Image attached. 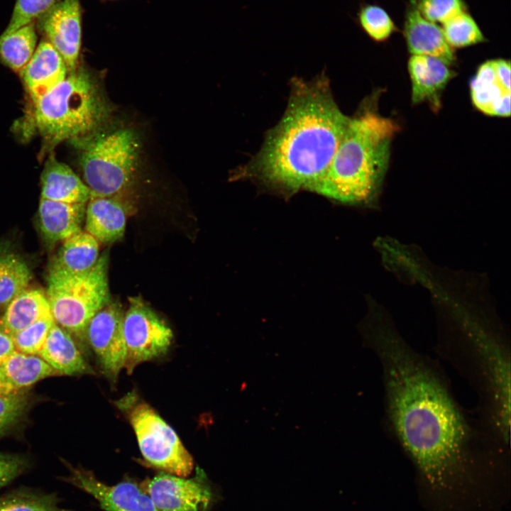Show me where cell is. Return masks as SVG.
<instances>
[{"instance_id": "e575fe53", "label": "cell", "mask_w": 511, "mask_h": 511, "mask_svg": "<svg viewBox=\"0 0 511 511\" xmlns=\"http://www.w3.org/2000/svg\"><path fill=\"white\" fill-rule=\"evenodd\" d=\"M15 351L12 336L0 329V365Z\"/></svg>"}, {"instance_id": "f1b7e54d", "label": "cell", "mask_w": 511, "mask_h": 511, "mask_svg": "<svg viewBox=\"0 0 511 511\" xmlns=\"http://www.w3.org/2000/svg\"><path fill=\"white\" fill-rule=\"evenodd\" d=\"M54 322L52 315L46 316L13 335L16 351L38 356Z\"/></svg>"}, {"instance_id": "4316f807", "label": "cell", "mask_w": 511, "mask_h": 511, "mask_svg": "<svg viewBox=\"0 0 511 511\" xmlns=\"http://www.w3.org/2000/svg\"><path fill=\"white\" fill-rule=\"evenodd\" d=\"M441 28L446 43L452 49L476 45L485 40L478 25L466 10L443 23Z\"/></svg>"}, {"instance_id": "44dd1931", "label": "cell", "mask_w": 511, "mask_h": 511, "mask_svg": "<svg viewBox=\"0 0 511 511\" xmlns=\"http://www.w3.org/2000/svg\"><path fill=\"white\" fill-rule=\"evenodd\" d=\"M473 105L485 114L507 117L510 115V92L499 83L492 60L483 62L470 83Z\"/></svg>"}, {"instance_id": "e0dca14e", "label": "cell", "mask_w": 511, "mask_h": 511, "mask_svg": "<svg viewBox=\"0 0 511 511\" xmlns=\"http://www.w3.org/2000/svg\"><path fill=\"white\" fill-rule=\"evenodd\" d=\"M83 203H66L40 198L38 223L40 232L50 244L63 241L80 231L85 216Z\"/></svg>"}, {"instance_id": "9a60e30c", "label": "cell", "mask_w": 511, "mask_h": 511, "mask_svg": "<svg viewBox=\"0 0 511 511\" xmlns=\"http://www.w3.org/2000/svg\"><path fill=\"white\" fill-rule=\"evenodd\" d=\"M404 37L412 55L434 57L450 66L456 62L454 49L446 43L441 28L424 18L414 2L406 13Z\"/></svg>"}, {"instance_id": "836d02e7", "label": "cell", "mask_w": 511, "mask_h": 511, "mask_svg": "<svg viewBox=\"0 0 511 511\" xmlns=\"http://www.w3.org/2000/svg\"><path fill=\"white\" fill-rule=\"evenodd\" d=\"M493 66L496 77L500 85L510 92V63L504 59L493 60Z\"/></svg>"}, {"instance_id": "7a4b0ae2", "label": "cell", "mask_w": 511, "mask_h": 511, "mask_svg": "<svg viewBox=\"0 0 511 511\" xmlns=\"http://www.w3.org/2000/svg\"><path fill=\"white\" fill-rule=\"evenodd\" d=\"M324 73L295 77L285 112L259 151L233 175L287 199L312 192L329 167L348 123Z\"/></svg>"}, {"instance_id": "6da1fadb", "label": "cell", "mask_w": 511, "mask_h": 511, "mask_svg": "<svg viewBox=\"0 0 511 511\" xmlns=\"http://www.w3.org/2000/svg\"><path fill=\"white\" fill-rule=\"evenodd\" d=\"M387 412L403 449L425 479L444 486L466 461L468 426L439 376L395 334H374Z\"/></svg>"}, {"instance_id": "7402d4cb", "label": "cell", "mask_w": 511, "mask_h": 511, "mask_svg": "<svg viewBox=\"0 0 511 511\" xmlns=\"http://www.w3.org/2000/svg\"><path fill=\"white\" fill-rule=\"evenodd\" d=\"M55 373L38 356L16 351L0 365V394L18 392Z\"/></svg>"}, {"instance_id": "d6a6232c", "label": "cell", "mask_w": 511, "mask_h": 511, "mask_svg": "<svg viewBox=\"0 0 511 511\" xmlns=\"http://www.w3.org/2000/svg\"><path fill=\"white\" fill-rule=\"evenodd\" d=\"M28 458L21 454L0 453V489L26 471Z\"/></svg>"}, {"instance_id": "484cf974", "label": "cell", "mask_w": 511, "mask_h": 511, "mask_svg": "<svg viewBox=\"0 0 511 511\" xmlns=\"http://www.w3.org/2000/svg\"><path fill=\"white\" fill-rule=\"evenodd\" d=\"M59 503L55 493L20 488L0 498V511H73L60 507Z\"/></svg>"}, {"instance_id": "52a82bcc", "label": "cell", "mask_w": 511, "mask_h": 511, "mask_svg": "<svg viewBox=\"0 0 511 511\" xmlns=\"http://www.w3.org/2000/svg\"><path fill=\"white\" fill-rule=\"evenodd\" d=\"M116 404L127 415L142 456L149 464L177 476L191 473L192 457L172 428L148 404L134 393Z\"/></svg>"}, {"instance_id": "2e32d148", "label": "cell", "mask_w": 511, "mask_h": 511, "mask_svg": "<svg viewBox=\"0 0 511 511\" xmlns=\"http://www.w3.org/2000/svg\"><path fill=\"white\" fill-rule=\"evenodd\" d=\"M128 210L119 194L91 197L85 211L87 232L101 243L119 241L124 234Z\"/></svg>"}, {"instance_id": "ba28073f", "label": "cell", "mask_w": 511, "mask_h": 511, "mask_svg": "<svg viewBox=\"0 0 511 511\" xmlns=\"http://www.w3.org/2000/svg\"><path fill=\"white\" fill-rule=\"evenodd\" d=\"M123 329L126 348L124 368L128 374L140 363L164 355L173 339L167 324L139 297L130 299Z\"/></svg>"}, {"instance_id": "8fae6325", "label": "cell", "mask_w": 511, "mask_h": 511, "mask_svg": "<svg viewBox=\"0 0 511 511\" xmlns=\"http://www.w3.org/2000/svg\"><path fill=\"white\" fill-rule=\"evenodd\" d=\"M82 11L80 0H60L36 19V29L61 55L68 72L78 67Z\"/></svg>"}, {"instance_id": "30bf717a", "label": "cell", "mask_w": 511, "mask_h": 511, "mask_svg": "<svg viewBox=\"0 0 511 511\" xmlns=\"http://www.w3.org/2000/svg\"><path fill=\"white\" fill-rule=\"evenodd\" d=\"M143 489L158 511H207L212 500L205 475L198 468L192 478L160 472L145 482Z\"/></svg>"}, {"instance_id": "7c38bea8", "label": "cell", "mask_w": 511, "mask_h": 511, "mask_svg": "<svg viewBox=\"0 0 511 511\" xmlns=\"http://www.w3.org/2000/svg\"><path fill=\"white\" fill-rule=\"evenodd\" d=\"M67 466L70 475L62 480L93 496L106 511H158L148 493L136 483L123 481L108 485L91 471Z\"/></svg>"}, {"instance_id": "d4e9b609", "label": "cell", "mask_w": 511, "mask_h": 511, "mask_svg": "<svg viewBox=\"0 0 511 511\" xmlns=\"http://www.w3.org/2000/svg\"><path fill=\"white\" fill-rule=\"evenodd\" d=\"M37 40L35 21L7 35H1L0 60L13 72L21 75L35 52Z\"/></svg>"}, {"instance_id": "cb8c5ba5", "label": "cell", "mask_w": 511, "mask_h": 511, "mask_svg": "<svg viewBox=\"0 0 511 511\" xmlns=\"http://www.w3.org/2000/svg\"><path fill=\"white\" fill-rule=\"evenodd\" d=\"M31 270L23 258L9 243H0V307H6L28 288Z\"/></svg>"}, {"instance_id": "5b68a950", "label": "cell", "mask_w": 511, "mask_h": 511, "mask_svg": "<svg viewBox=\"0 0 511 511\" xmlns=\"http://www.w3.org/2000/svg\"><path fill=\"white\" fill-rule=\"evenodd\" d=\"M80 148V165L91 197L119 194L131 182L136 170L139 143L130 128L97 132L72 143Z\"/></svg>"}, {"instance_id": "f546056e", "label": "cell", "mask_w": 511, "mask_h": 511, "mask_svg": "<svg viewBox=\"0 0 511 511\" xmlns=\"http://www.w3.org/2000/svg\"><path fill=\"white\" fill-rule=\"evenodd\" d=\"M60 0H16L11 19L2 35L34 22Z\"/></svg>"}, {"instance_id": "d590c367", "label": "cell", "mask_w": 511, "mask_h": 511, "mask_svg": "<svg viewBox=\"0 0 511 511\" xmlns=\"http://www.w3.org/2000/svg\"><path fill=\"white\" fill-rule=\"evenodd\" d=\"M103 1H116V0H103Z\"/></svg>"}, {"instance_id": "ac0fdd59", "label": "cell", "mask_w": 511, "mask_h": 511, "mask_svg": "<svg viewBox=\"0 0 511 511\" xmlns=\"http://www.w3.org/2000/svg\"><path fill=\"white\" fill-rule=\"evenodd\" d=\"M38 356L56 373L67 375L92 374L71 334L54 322Z\"/></svg>"}, {"instance_id": "ffe728a7", "label": "cell", "mask_w": 511, "mask_h": 511, "mask_svg": "<svg viewBox=\"0 0 511 511\" xmlns=\"http://www.w3.org/2000/svg\"><path fill=\"white\" fill-rule=\"evenodd\" d=\"M99 241L81 230L63 241L50 262L48 275H75L89 270L99 258Z\"/></svg>"}, {"instance_id": "4dcf8cb0", "label": "cell", "mask_w": 511, "mask_h": 511, "mask_svg": "<svg viewBox=\"0 0 511 511\" xmlns=\"http://www.w3.org/2000/svg\"><path fill=\"white\" fill-rule=\"evenodd\" d=\"M28 406V397L23 392L0 394V435L17 423Z\"/></svg>"}, {"instance_id": "277c9868", "label": "cell", "mask_w": 511, "mask_h": 511, "mask_svg": "<svg viewBox=\"0 0 511 511\" xmlns=\"http://www.w3.org/2000/svg\"><path fill=\"white\" fill-rule=\"evenodd\" d=\"M33 104L35 126L49 148L94 135L110 114L97 81L79 67Z\"/></svg>"}, {"instance_id": "4fadbf2b", "label": "cell", "mask_w": 511, "mask_h": 511, "mask_svg": "<svg viewBox=\"0 0 511 511\" xmlns=\"http://www.w3.org/2000/svg\"><path fill=\"white\" fill-rule=\"evenodd\" d=\"M66 64L58 51L45 38L21 73L33 103L60 84L67 77Z\"/></svg>"}, {"instance_id": "5bb4252c", "label": "cell", "mask_w": 511, "mask_h": 511, "mask_svg": "<svg viewBox=\"0 0 511 511\" xmlns=\"http://www.w3.org/2000/svg\"><path fill=\"white\" fill-rule=\"evenodd\" d=\"M408 72L412 102H426L438 111L442 92L455 75L450 65L434 57L413 55L408 60Z\"/></svg>"}, {"instance_id": "d6986e66", "label": "cell", "mask_w": 511, "mask_h": 511, "mask_svg": "<svg viewBox=\"0 0 511 511\" xmlns=\"http://www.w3.org/2000/svg\"><path fill=\"white\" fill-rule=\"evenodd\" d=\"M41 198L85 204L91 197L89 187L66 164L50 156L40 177Z\"/></svg>"}, {"instance_id": "3957f363", "label": "cell", "mask_w": 511, "mask_h": 511, "mask_svg": "<svg viewBox=\"0 0 511 511\" xmlns=\"http://www.w3.org/2000/svg\"><path fill=\"white\" fill-rule=\"evenodd\" d=\"M399 126L370 100L349 119L325 173L312 192L350 205H370L386 174Z\"/></svg>"}, {"instance_id": "8992f818", "label": "cell", "mask_w": 511, "mask_h": 511, "mask_svg": "<svg viewBox=\"0 0 511 511\" xmlns=\"http://www.w3.org/2000/svg\"><path fill=\"white\" fill-rule=\"evenodd\" d=\"M109 254L104 252L89 270L80 274H52L46 296L56 324L87 342L86 328L92 317L109 302Z\"/></svg>"}, {"instance_id": "9c48e42d", "label": "cell", "mask_w": 511, "mask_h": 511, "mask_svg": "<svg viewBox=\"0 0 511 511\" xmlns=\"http://www.w3.org/2000/svg\"><path fill=\"white\" fill-rule=\"evenodd\" d=\"M123 316L121 304L110 302L92 317L86 328L87 342L104 375L112 384L117 381L126 361Z\"/></svg>"}, {"instance_id": "1f68e13d", "label": "cell", "mask_w": 511, "mask_h": 511, "mask_svg": "<svg viewBox=\"0 0 511 511\" xmlns=\"http://www.w3.org/2000/svg\"><path fill=\"white\" fill-rule=\"evenodd\" d=\"M417 9L429 21L443 23L465 10L462 0L414 1Z\"/></svg>"}, {"instance_id": "603a6c76", "label": "cell", "mask_w": 511, "mask_h": 511, "mask_svg": "<svg viewBox=\"0 0 511 511\" xmlns=\"http://www.w3.org/2000/svg\"><path fill=\"white\" fill-rule=\"evenodd\" d=\"M6 307L0 319V329L11 336L43 317L52 315L46 295L38 289H26Z\"/></svg>"}, {"instance_id": "83f0119b", "label": "cell", "mask_w": 511, "mask_h": 511, "mask_svg": "<svg viewBox=\"0 0 511 511\" xmlns=\"http://www.w3.org/2000/svg\"><path fill=\"white\" fill-rule=\"evenodd\" d=\"M357 22L363 31L372 40H387L396 30L388 12L375 4H363L357 13Z\"/></svg>"}]
</instances>
